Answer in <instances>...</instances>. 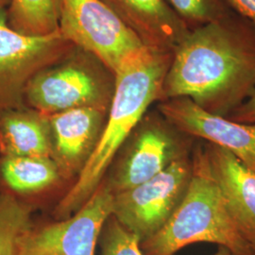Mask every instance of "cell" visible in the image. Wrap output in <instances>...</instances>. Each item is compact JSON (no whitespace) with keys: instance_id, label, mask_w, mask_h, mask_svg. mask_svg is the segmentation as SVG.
Segmentation results:
<instances>
[{"instance_id":"17","label":"cell","mask_w":255,"mask_h":255,"mask_svg":"<svg viewBox=\"0 0 255 255\" xmlns=\"http://www.w3.org/2000/svg\"><path fill=\"white\" fill-rule=\"evenodd\" d=\"M33 225L31 205L0 192V255H20L22 241Z\"/></svg>"},{"instance_id":"14","label":"cell","mask_w":255,"mask_h":255,"mask_svg":"<svg viewBox=\"0 0 255 255\" xmlns=\"http://www.w3.org/2000/svg\"><path fill=\"white\" fill-rule=\"evenodd\" d=\"M49 116L24 106L0 116V156L52 158Z\"/></svg>"},{"instance_id":"16","label":"cell","mask_w":255,"mask_h":255,"mask_svg":"<svg viewBox=\"0 0 255 255\" xmlns=\"http://www.w3.org/2000/svg\"><path fill=\"white\" fill-rule=\"evenodd\" d=\"M59 0H11L7 22L14 31L26 36L41 37L59 30Z\"/></svg>"},{"instance_id":"12","label":"cell","mask_w":255,"mask_h":255,"mask_svg":"<svg viewBox=\"0 0 255 255\" xmlns=\"http://www.w3.org/2000/svg\"><path fill=\"white\" fill-rule=\"evenodd\" d=\"M144 46L173 53L189 28L167 0H101Z\"/></svg>"},{"instance_id":"18","label":"cell","mask_w":255,"mask_h":255,"mask_svg":"<svg viewBox=\"0 0 255 255\" xmlns=\"http://www.w3.org/2000/svg\"><path fill=\"white\" fill-rule=\"evenodd\" d=\"M189 30L229 16L234 10L226 0H167Z\"/></svg>"},{"instance_id":"23","label":"cell","mask_w":255,"mask_h":255,"mask_svg":"<svg viewBox=\"0 0 255 255\" xmlns=\"http://www.w3.org/2000/svg\"><path fill=\"white\" fill-rule=\"evenodd\" d=\"M11 0H0V9H7L10 4Z\"/></svg>"},{"instance_id":"22","label":"cell","mask_w":255,"mask_h":255,"mask_svg":"<svg viewBox=\"0 0 255 255\" xmlns=\"http://www.w3.org/2000/svg\"><path fill=\"white\" fill-rule=\"evenodd\" d=\"M234 255L230 251H229L228 249H226V248H224V247L219 246V250H218V252L215 254V255Z\"/></svg>"},{"instance_id":"13","label":"cell","mask_w":255,"mask_h":255,"mask_svg":"<svg viewBox=\"0 0 255 255\" xmlns=\"http://www.w3.org/2000/svg\"><path fill=\"white\" fill-rule=\"evenodd\" d=\"M203 146L229 212L255 251V171L219 146L208 142Z\"/></svg>"},{"instance_id":"2","label":"cell","mask_w":255,"mask_h":255,"mask_svg":"<svg viewBox=\"0 0 255 255\" xmlns=\"http://www.w3.org/2000/svg\"><path fill=\"white\" fill-rule=\"evenodd\" d=\"M173 53L149 48L122 65L100 140L78 180L55 210L58 219L70 217L98 189L116 154L131 135L151 104L164 101V82Z\"/></svg>"},{"instance_id":"9","label":"cell","mask_w":255,"mask_h":255,"mask_svg":"<svg viewBox=\"0 0 255 255\" xmlns=\"http://www.w3.org/2000/svg\"><path fill=\"white\" fill-rule=\"evenodd\" d=\"M115 194L101 182L91 198L73 216L43 227H33L24 237L20 255H95L102 230L112 217Z\"/></svg>"},{"instance_id":"11","label":"cell","mask_w":255,"mask_h":255,"mask_svg":"<svg viewBox=\"0 0 255 255\" xmlns=\"http://www.w3.org/2000/svg\"><path fill=\"white\" fill-rule=\"evenodd\" d=\"M108 112L94 108L68 110L49 116L52 159L62 176L79 175L97 146Z\"/></svg>"},{"instance_id":"6","label":"cell","mask_w":255,"mask_h":255,"mask_svg":"<svg viewBox=\"0 0 255 255\" xmlns=\"http://www.w3.org/2000/svg\"><path fill=\"white\" fill-rule=\"evenodd\" d=\"M192 175L191 155L163 172L126 191L115 194L112 217L132 233L140 243L154 236L182 201Z\"/></svg>"},{"instance_id":"19","label":"cell","mask_w":255,"mask_h":255,"mask_svg":"<svg viewBox=\"0 0 255 255\" xmlns=\"http://www.w3.org/2000/svg\"><path fill=\"white\" fill-rule=\"evenodd\" d=\"M101 236V255H144L136 236L114 217L105 223Z\"/></svg>"},{"instance_id":"7","label":"cell","mask_w":255,"mask_h":255,"mask_svg":"<svg viewBox=\"0 0 255 255\" xmlns=\"http://www.w3.org/2000/svg\"><path fill=\"white\" fill-rule=\"evenodd\" d=\"M130 142L110 182L114 194L126 191L190 156L194 138L178 129L161 113L147 112L131 133Z\"/></svg>"},{"instance_id":"3","label":"cell","mask_w":255,"mask_h":255,"mask_svg":"<svg viewBox=\"0 0 255 255\" xmlns=\"http://www.w3.org/2000/svg\"><path fill=\"white\" fill-rule=\"evenodd\" d=\"M191 161V179L182 201L164 227L140 243L144 255H175L196 243L224 247L234 255H255L229 212L202 143L194 145Z\"/></svg>"},{"instance_id":"1","label":"cell","mask_w":255,"mask_h":255,"mask_svg":"<svg viewBox=\"0 0 255 255\" xmlns=\"http://www.w3.org/2000/svg\"><path fill=\"white\" fill-rule=\"evenodd\" d=\"M255 90V28L237 12L192 29L175 48L164 101L188 98L228 118Z\"/></svg>"},{"instance_id":"21","label":"cell","mask_w":255,"mask_h":255,"mask_svg":"<svg viewBox=\"0 0 255 255\" xmlns=\"http://www.w3.org/2000/svg\"><path fill=\"white\" fill-rule=\"evenodd\" d=\"M231 9L246 19L255 28V0H226Z\"/></svg>"},{"instance_id":"8","label":"cell","mask_w":255,"mask_h":255,"mask_svg":"<svg viewBox=\"0 0 255 255\" xmlns=\"http://www.w3.org/2000/svg\"><path fill=\"white\" fill-rule=\"evenodd\" d=\"M58 30L47 36H26L11 29L7 9H0V116L26 106L25 92L32 78L73 49Z\"/></svg>"},{"instance_id":"5","label":"cell","mask_w":255,"mask_h":255,"mask_svg":"<svg viewBox=\"0 0 255 255\" xmlns=\"http://www.w3.org/2000/svg\"><path fill=\"white\" fill-rule=\"evenodd\" d=\"M59 31L114 74L147 47L101 0H59Z\"/></svg>"},{"instance_id":"15","label":"cell","mask_w":255,"mask_h":255,"mask_svg":"<svg viewBox=\"0 0 255 255\" xmlns=\"http://www.w3.org/2000/svg\"><path fill=\"white\" fill-rule=\"evenodd\" d=\"M61 178L52 158L0 156V192L19 200L53 186Z\"/></svg>"},{"instance_id":"20","label":"cell","mask_w":255,"mask_h":255,"mask_svg":"<svg viewBox=\"0 0 255 255\" xmlns=\"http://www.w3.org/2000/svg\"><path fill=\"white\" fill-rule=\"evenodd\" d=\"M227 119L243 124L255 125V90L252 96L235 110Z\"/></svg>"},{"instance_id":"4","label":"cell","mask_w":255,"mask_h":255,"mask_svg":"<svg viewBox=\"0 0 255 255\" xmlns=\"http://www.w3.org/2000/svg\"><path fill=\"white\" fill-rule=\"evenodd\" d=\"M115 83V74L98 57L75 46L32 78L25 103L46 116L78 108L109 112Z\"/></svg>"},{"instance_id":"10","label":"cell","mask_w":255,"mask_h":255,"mask_svg":"<svg viewBox=\"0 0 255 255\" xmlns=\"http://www.w3.org/2000/svg\"><path fill=\"white\" fill-rule=\"evenodd\" d=\"M157 110L185 134L227 150L255 171V125L210 114L188 98L161 101Z\"/></svg>"}]
</instances>
